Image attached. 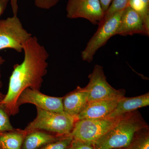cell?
<instances>
[{"label": "cell", "mask_w": 149, "mask_h": 149, "mask_svg": "<svg viewBox=\"0 0 149 149\" xmlns=\"http://www.w3.org/2000/svg\"><path fill=\"white\" fill-rule=\"evenodd\" d=\"M122 116L113 118H105L77 120L70 135L73 139L94 143L110 130Z\"/></svg>", "instance_id": "277c9868"}, {"label": "cell", "mask_w": 149, "mask_h": 149, "mask_svg": "<svg viewBox=\"0 0 149 149\" xmlns=\"http://www.w3.org/2000/svg\"><path fill=\"white\" fill-rule=\"evenodd\" d=\"M32 36L17 15L0 20V50L10 49L22 52L23 44Z\"/></svg>", "instance_id": "5b68a950"}, {"label": "cell", "mask_w": 149, "mask_h": 149, "mask_svg": "<svg viewBox=\"0 0 149 149\" xmlns=\"http://www.w3.org/2000/svg\"><path fill=\"white\" fill-rule=\"evenodd\" d=\"M88 94L85 88L78 86L75 90L63 97V110L68 114L75 117L83 110L88 103Z\"/></svg>", "instance_id": "7c38bea8"}, {"label": "cell", "mask_w": 149, "mask_h": 149, "mask_svg": "<svg viewBox=\"0 0 149 149\" xmlns=\"http://www.w3.org/2000/svg\"><path fill=\"white\" fill-rule=\"evenodd\" d=\"M8 2L9 0H0V16L5 10Z\"/></svg>", "instance_id": "cb8c5ba5"}, {"label": "cell", "mask_w": 149, "mask_h": 149, "mask_svg": "<svg viewBox=\"0 0 149 149\" xmlns=\"http://www.w3.org/2000/svg\"><path fill=\"white\" fill-rule=\"evenodd\" d=\"M149 127L141 113L136 110L123 115L107 133L94 143L96 149H124L137 133Z\"/></svg>", "instance_id": "7a4b0ae2"}, {"label": "cell", "mask_w": 149, "mask_h": 149, "mask_svg": "<svg viewBox=\"0 0 149 149\" xmlns=\"http://www.w3.org/2000/svg\"><path fill=\"white\" fill-rule=\"evenodd\" d=\"M36 118L24 129L26 133L42 130L59 136L69 135L77 119L65 112L49 111L37 108Z\"/></svg>", "instance_id": "3957f363"}, {"label": "cell", "mask_w": 149, "mask_h": 149, "mask_svg": "<svg viewBox=\"0 0 149 149\" xmlns=\"http://www.w3.org/2000/svg\"><path fill=\"white\" fill-rule=\"evenodd\" d=\"M117 100H102L88 102L77 116V120L107 118L115 109Z\"/></svg>", "instance_id": "8fae6325"}, {"label": "cell", "mask_w": 149, "mask_h": 149, "mask_svg": "<svg viewBox=\"0 0 149 149\" xmlns=\"http://www.w3.org/2000/svg\"><path fill=\"white\" fill-rule=\"evenodd\" d=\"M149 105V93L133 97H123L118 100L115 109L107 118H113L119 117Z\"/></svg>", "instance_id": "4fadbf2b"}, {"label": "cell", "mask_w": 149, "mask_h": 149, "mask_svg": "<svg viewBox=\"0 0 149 149\" xmlns=\"http://www.w3.org/2000/svg\"><path fill=\"white\" fill-rule=\"evenodd\" d=\"M64 136L44 130H33L26 134L22 149H38L49 143L59 140Z\"/></svg>", "instance_id": "5bb4252c"}, {"label": "cell", "mask_w": 149, "mask_h": 149, "mask_svg": "<svg viewBox=\"0 0 149 149\" xmlns=\"http://www.w3.org/2000/svg\"><path fill=\"white\" fill-rule=\"evenodd\" d=\"M124 149H149V127L139 131L130 145Z\"/></svg>", "instance_id": "2e32d148"}, {"label": "cell", "mask_w": 149, "mask_h": 149, "mask_svg": "<svg viewBox=\"0 0 149 149\" xmlns=\"http://www.w3.org/2000/svg\"><path fill=\"white\" fill-rule=\"evenodd\" d=\"M121 149V148H120V149Z\"/></svg>", "instance_id": "484cf974"}, {"label": "cell", "mask_w": 149, "mask_h": 149, "mask_svg": "<svg viewBox=\"0 0 149 149\" xmlns=\"http://www.w3.org/2000/svg\"><path fill=\"white\" fill-rule=\"evenodd\" d=\"M59 0H34L35 6L42 9L49 10L53 7Z\"/></svg>", "instance_id": "44dd1931"}, {"label": "cell", "mask_w": 149, "mask_h": 149, "mask_svg": "<svg viewBox=\"0 0 149 149\" xmlns=\"http://www.w3.org/2000/svg\"><path fill=\"white\" fill-rule=\"evenodd\" d=\"M99 1L103 10L105 14L111 4L113 0H99Z\"/></svg>", "instance_id": "7402d4cb"}, {"label": "cell", "mask_w": 149, "mask_h": 149, "mask_svg": "<svg viewBox=\"0 0 149 149\" xmlns=\"http://www.w3.org/2000/svg\"><path fill=\"white\" fill-rule=\"evenodd\" d=\"M63 97H54L47 95L40 91L28 88L22 93L17 101L18 108L25 104L35 105L40 109L56 112H64L63 104Z\"/></svg>", "instance_id": "9c48e42d"}, {"label": "cell", "mask_w": 149, "mask_h": 149, "mask_svg": "<svg viewBox=\"0 0 149 149\" xmlns=\"http://www.w3.org/2000/svg\"><path fill=\"white\" fill-rule=\"evenodd\" d=\"M9 116L3 107L0 104V133L15 129L11 124Z\"/></svg>", "instance_id": "d6986e66"}, {"label": "cell", "mask_w": 149, "mask_h": 149, "mask_svg": "<svg viewBox=\"0 0 149 149\" xmlns=\"http://www.w3.org/2000/svg\"><path fill=\"white\" fill-rule=\"evenodd\" d=\"M5 62V60L2 57L0 56V88L1 87V67L2 65ZM5 95L2 93L0 91V102L3 100L4 97Z\"/></svg>", "instance_id": "d4e9b609"}, {"label": "cell", "mask_w": 149, "mask_h": 149, "mask_svg": "<svg viewBox=\"0 0 149 149\" xmlns=\"http://www.w3.org/2000/svg\"><path fill=\"white\" fill-rule=\"evenodd\" d=\"M26 134L20 129L0 133V149H22Z\"/></svg>", "instance_id": "9a60e30c"}, {"label": "cell", "mask_w": 149, "mask_h": 149, "mask_svg": "<svg viewBox=\"0 0 149 149\" xmlns=\"http://www.w3.org/2000/svg\"><path fill=\"white\" fill-rule=\"evenodd\" d=\"M23 61L14 65L7 93L0 102L10 116L18 113L17 101L22 93L28 88L40 91L43 77L47 72L49 54L37 37H30L23 44Z\"/></svg>", "instance_id": "6da1fadb"}, {"label": "cell", "mask_w": 149, "mask_h": 149, "mask_svg": "<svg viewBox=\"0 0 149 149\" xmlns=\"http://www.w3.org/2000/svg\"><path fill=\"white\" fill-rule=\"evenodd\" d=\"M73 139L70 134L63 136L58 141L49 143L38 149H68Z\"/></svg>", "instance_id": "ac0fdd59"}, {"label": "cell", "mask_w": 149, "mask_h": 149, "mask_svg": "<svg viewBox=\"0 0 149 149\" xmlns=\"http://www.w3.org/2000/svg\"><path fill=\"white\" fill-rule=\"evenodd\" d=\"M129 1L130 0H113L109 8L105 14L103 19L98 25L101 24L103 22L116 13L123 10L126 8L128 6Z\"/></svg>", "instance_id": "e0dca14e"}, {"label": "cell", "mask_w": 149, "mask_h": 149, "mask_svg": "<svg viewBox=\"0 0 149 149\" xmlns=\"http://www.w3.org/2000/svg\"><path fill=\"white\" fill-rule=\"evenodd\" d=\"M68 149H96L95 145L91 142L73 139Z\"/></svg>", "instance_id": "ffe728a7"}, {"label": "cell", "mask_w": 149, "mask_h": 149, "mask_svg": "<svg viewBox=\"0 0 149 149\" xmlns=\"http://www.w3.org/2000/svg\"><path fill=\"white\" fill-rule=\"evenodd\" d=\"M140 34L148 36L149 32L145 28L141 17L129 6L124 9L120 24L115 35L126 36Z\"/></svg>", "instance_id": "30bf717a"}, {"label": "cell", "mask_w": 149, "mask_h": 149, "mask_svg": "<svg viewBox=\"0 0 149 149\" xmlns=\"http://www.w3.org/2000/svg\"><path fill=\"white\" fill-rule=\"evenodd\" d=\"M66 10L68 18H84L97 25L105 15L99 0H69Z\"/></svg>", "instance_id": "ba28073f"}, {"label": "cell", "mask_w": 149, "mask_h": 149, "mask_svg": "<svg viewBox=\"0 0 149 149\" xmlns=\"http://www.w3.org/2000/svg\"><path fill=\"white\" fill-rule=\"evenodd\" d=\"M123 10L116 13L98 25L97 30L81 53L83 61L89 63L93 61L97 51L104 45L110 38L115 35Z\"/></svg>", "instance_id": "52a82bcc"}, {"label": "cell", "mask_w": 149, "mask_h": 149, "mask_svg": "<svg viewBox=\"0 0 149 149\" xmlns=\"http://www.w3.org/2000/svg\"><path fill=\"white\" fill-rule=\"evenodd\" d=\"M88 77L89 83L85 88L88 94V103L102 100H117L124 97V90H116L107 82L102 66L95 65Z\"/></svg>", "instance_id": "8992f818"}, {"label": "cell", "mask_w": 149, "mask_h": 149, "mask_svg": "<svg viewBox=\"0 0 149 149\" xmlns=\"http://www.w3.org/2000/svg\"><path fill=\"white\" fill-rule=\"evenodd\" d=\"M14 15H17L18 11V0H10Z\"/></svg>", "instance_id": "603a6c76"}]
</instances>
